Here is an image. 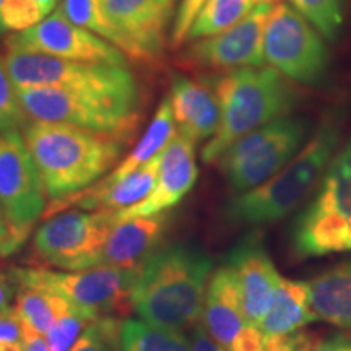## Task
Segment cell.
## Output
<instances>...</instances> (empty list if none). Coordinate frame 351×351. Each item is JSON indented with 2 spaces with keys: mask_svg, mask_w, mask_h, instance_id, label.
Returning a JSON list of instances; mask_svg holds the SVG:
<instances>
[{
  "mask_svg": "<svg viewBox=\"0 0 351 351\" xmlns=\"http://www.w3.org/2000/svg\"><path fill=\"white\" fill-rule=\"evenodd\" d=\"M212 258L204 249L171 244L140 267L132 309L145 322L184 330L200 322Z\"/></svg>",
  "mask_w": 351,
  "mask_h": 351,
  "instance_id": "cell-1",
  "label": "cell"
},
{
  "mask_svg": "<svg viewBox=\"0 0 351 351\" xmlns=\"http://www.w3.org/2000/svg\"><path fill=\"white\" fill-rule=\"evenodd\" d=\"M23 138L51 200L93 186L114 169L124 153L125 138L62 122L32 121Z\"/></svg>",
  "mask_w": 351,
  "mask_h": 351,
  "instance_id": "cell-2",
  "label": "cell"
},
{
  "mask_svg": "<svg viewBox=\"0 0 351 351\" xmlns=\"http://www.w3.org/2000/svg\"><path fill=\"white\" fill-rule=\"evenodd\" d=\"M221 117L212 138L202 150V160L215 165L230 145L249 132L288 116L295 108V86L274 67H244L215 78Z\"/></svg>",
  "mask_w": 351,
  "mask_h": 351,
  "instance_id": "cell-3",
  "label": "cell"
},
{
  "mask_svg": "<svg viewBox=\"0 0 351 351\" xmlns=\"http://www.w3.org/2000/svg\"><path fill=\"white\" fill-rule=\"evenodd\" d=\"M340 137V125L335 119L320 122L304 148L280 173L251 191L239 192L228 202V221L257 226L288 217L322 178L335 156Z\"/></svg>",
  "mask_w": 351,
  "mask_h": 351,
  "instance_id": "cell-4",
  "label": "cell"
},
{
  "mask_svg": "<svg viewBox=\"0 0 351 351\" xmlns=\"http://www.w3.org/2000/svg\"><path fill=\"white\" fill-rule=\"evenodd\" d=\"M291 247L301 258L351 251V140L335 153L314 199L293 223Z\"/></svg>",
  "mask_w": 351,
  "mask_h": 351,
  "instance_id": "cell-5",
  "label": "cell"
},
{
  "mask_svg": "<svg viewBox=\"0 0 351 351\" xmlns=\"http://www.w3.org/2000/svg\"><path fill=\"white\" fill-rule=\"evenodd\" d=\"M5 64L15 88H62L140 103L137 78L122 65L78 62L19 49H7Z\"/></svg>",
  "mask_w": 351,
  "mask_h": 351,
  "instance_id": "cell-6",
  "label": "cell"
},
{
  "mask_svg": "<svg viewBox=\"0 0 351 351\" xmlns=\"http://www.w3.org/2000/svg\"><path fill=\"white\" fill-rule=\"evenodd\" d=\"M16 93L32 121L62 122L125 140L140 121V103L132 101L49 86L16 88Z\"/></svg>",
  "mask_w": 351,
  "mask_h": 351,
  "instance_id": "cell-7",
  "label": "cell"
},
{
  "mask_svg": "<svg viewBox=\"0 0 351 351\" xmlns=\"http://www.w3.org/2000/svg\"><path fill=\"white\" fill-rule=\"evenodd\" d=\"M306 137L307 122L288 114L236 140L215 165L236 192L251 191L280 173Z\"/></svg>",
  "mask_w": 351,
  "mask_h": 351,
  "instance_id": "cell-8",
  "label": "cell"
},
{
  "mask_svg": "<svg viewBox=\"0 0 351 351\" xmlns=\"http://www.w3.org/2000/svg\"><path fill=\"white\" fill-rule=\"evenodd\" d=\"M46 189L20 130L0 132V210L7 225L2 256L23 245L46 212Z\"/></svg>",
  "mask_w": 351,
  "mask_h": 351,
  "instance_id": "cell-9",
  "label": "cell"
},
{
  "mask_svg": "<svg viewBox=\"0 0 351 351\" xmlns=\"http://www.w3.org/2000/svg\"><path fill=\"white\" fill-rule=\"evenodd\" d=\"M263 59L288 80L315 85L326 77L330 54L322 34L289 3L271 7L263 29Z\"/></svg>",
  "mask_w": 351,
  "mask_h": 351,
  "instance_id": "cell-10",
  "label": "cell"
},
{
  "mask_svg": "<svg viewBox=\"0 0 351 351\" xmlns=\"http://www.w3.org/2000/svg\"><path fill=\"white\" fill-rule=\"evenodd\" d=\"M140 269L99 265L86 270L56 271L16 269L13 278L21 287H33L64 296L73 304L93 309L99 315L125 314L132 309V289Z\"/></svg>",
  "mask_w": 351,
  "mask_h": 351,
  "instance_id": "cell-11",
  "label": "cell"
},
{
  "mask_svg": "<svg viewBox=\"0 0 351 351\" xmlns=\"http://www.w3.org/2000/svg\"><path fill=\"white\" fill-rule=\"evenodd\" d=\"M117 225L114 210H64L43 223L34 234L36 254L47 265L60 270L98 267L104 244Z\"/></svg>",
  "mask_w": 351,
  "mask_h": 351,
  "instance_id": "cell-12",
  "label": "cell"
},
{
  "mask_svg": "<svg viewBox=\"0 0 351 351\" xmlns=\"http://www.w3.org/2000/svg\"><path fill=\"white\" fill-rule=\"evenodd\" d=\"M101 5L127 59L153 65L163 57L174 0H101Z\"/></svg>",
  "mask_w": 351,
  "mask_h": 351,
  "instance_id": "cell-13",
  "label": "cell"
},
{
  "mask_svg": "<svg viewBox=\"0 0 351 351\" xmlns=\"http://www.w3.org/2000/svg\"><path fill=\"white\" fill-rule=\"evenodd\" d=\"M7 49L32 51L78 62L112 64L127 67V57L98 34L73 25L56 8L33 28L13 33L5 39Z\"/></svg>",
  "mask_w": 351,
  "mask_h": 351,
  "instance_id": "cell-14",
  "label": "cell"
},
{
  "mask_svg": "<svg viewBox=\"0 0 351 351\" xmlns=\"http://www.w3.org/2000/svg\"><path fill=\"white\" fill-rule=\"evenodd\" d=\"M270 3H257L245 19L215 36L189 41L181 59L189 67L232 72L244 67H261L263 59V29Z\"/></svg>",
  "mask_w": 351,
  "mask_h": 351,
  "instance_id": "cell-15",
  "label": "cell"
},
{
  "mask_svg": "<svg viewBox=\"0 0 351 351\" xmlns=\"http://www.w3.org/2000/svg\"><path fill=\"white\" fill-rule=\"evenodd\" d=\"M195 142L176 132L161 150L158 176L152 192L142 202L117 212V223L137 217L168 212L192 191L199 176Z\"/></svg>",
  "mask_w": 351,
  "mask_h": 351,
  "instance_id": "cell-16",
  "label": "cell"
},
{
  "mask_svg": "<svg viewBox=\"0 0 351 351\" xmlns=\"http://www.w3.org/2000/svg\"><path fill=\"white\" fill-rule=\"evenodd\" d=\"M226 265L231 267L238 278L245 322L258 326L274 301L275 289L282 278L267 252L262 236L256 231L247 232L228 254Z\"/></svg>",
  "mask_w": 351,
  "mask_h": 351,
  "instance_id": "cell-17",
  "label": "cell"
},
{
  "mask_svg": "<svg viewBox=\"0 0 351 351\" xmlns=\"http://www.w3.org/2000/svg\"><path fill=\"white\" fill-rule=\"evenodd\" d=\"M160 158L161 152L156 156H153L148 163H145L142 168L132 171L119 181H108L103 178L93 186L82 189L75 194H70L64 199L51 200V205L46 207L43 218L47 219L69 208L121 212V210L138 204L150 194L153 186H155Z\"/></svg>",
  "mask_w": 351,
  "mask_h": 351,
  "instance_id": "cell-18",
  "label": "cell"
},
{
  "mask_svg": "<svg viewBox=\"0 0 351 351\" xmlns=\"http://www.w3.org/2000/svg\"><path fill=\"white\" fill-rule=\"evenodd\" d=\"M169 217L163 213L119 221L112 228L99 256V265L140 269L160 249Z\"/></svg>",
  "mask_w": 351,
  "mask_h": 351,
  "instance_id": "cell-19",
  "label": "cell"
},
{
  "mask_svg": "<svg viewBox=\"0 0 351 351\" xmlns=\"http://www.w3.org/2000/svg\"><path fill=\"white\" fill-rule=\"evenodd\" d=\"M169 99L179 134L195 143L213 137L221 109L212 82L174 75Z\"/></svg>",
  "mask_w": 351,
  "mask_h": 351,
  "instance_id": "cell-20",
  "label": "cell"
},
{
  "mask_svg": "<svg viewBox=\"0 0 351 351\" xmlns=\"http://www.w3.org/2000/svg\"><path fill=\"white\" fill-rule=\"evenodd\" d=\"M200 322L226 350H230L232 340L247 326L241 288L231 267L221 265L210 276Z\"/></svg>",
  "mask_w": 351,
  "mask_h": 351,
  "instance_id": "cell-21",
  "label": "cell"
},
{
  "mask_svg": "<svg viewBox=\"0 0 351 351\" xmlns=\"http://www.w3.org/2000/svg\"><path fill=\"white\" fill-rule=\"evenodd\" d=\"M317 320L351 330V261L306 282Z\"/></svg>",
  "mask_w": 351,
  "mask_h": 351,
  "instance_id": "cell-22",
  "label": "cell"
},
{
  "mask_svg": "<svg viewBox=\"0 0 351 351\" xmlns=\"http://www.w3.org/2000/svg\"><path fill=\"white\" fill-rule=\"evenodd\" d=\"M315 320L317 317L311 309L306 282H295L282 276L274 301L257 327L263 335H275L296 332Z\"/></svg>",
  "mask_w": 351,
  "mask_h": 351,
  "instance_id": "cell-23",
  "label": "cell"
},
{
  "mask_svg": "<svg viewBox=\"0 0 351 351\" xmlns=\"http://www.w3.org/2000/svg\"><path fill=\"white\" fill-rule=\"evenodd\" d=\"M176 132L178 130H176L171 99L169 96H166L160 103V106H158L152 124L145 130L143 137L140 138L137 147L112 169V173L104 176V179H108V181H119V179L132 173V171L142 168L145 163H148L153 156H156L158 153L163 150L169 140L174 137Z\"/></svg>",
  "mask_w": 351,
  "mask_h": 351,
  "instance_id": "cell-24",
  "label": "cell"
},
{
  "mask_svg": "<svg viewBox=\"0 0 351 351\" xmlns=\"http://www.w3.org/2000/svg\"><path fill=\"white\" fill-rule=\"evenodd\" d=\"M119 351H191V346L181 330L127 319L119 327Z\"/></svg>",
  "mask_w": 351,
  "mask_h": 351,
  "instance_id": "cell-25",
  "label": "cell"
},
{
  "mask_svg": "<svg viewBox=\"0 0 351 351\" xmlns=\"http://www.w3.org/2000/svg\"><path fill=\"white\" fill-rule=\"evenodd\" d=\"M70 302L64 296L33 287L16 285V314L39 333L46 335L52 324L69 309Z\"/></svg>",
  "mask_w": 351,
  "mask_h": 351,
  "instance_id": "cell-26",
  "label": "cell"
},
{
  "mask_svg": "<svg viewBox=\"0 0 351 351\" xmlns=\"http://www.w3.org/2000/svg\"><path fill=\"white\" fill-rule=\"evenodd\" d=\"M256 5V0H207L189 29L186 43L226 32L245 19Z\"/></svg>",
  "mask_w": 351,
  "mask_h": 351,
  "instance_id": "cell-27",
  "label": "cell"
},
{
  "mask_svg": "<svg viewBox=\"0 0 351 351\" xmlns=\"http://www.w3.org/2000/svg\"><path fill=\"white\" fill-rule=\"evenodd\" d=\"M98 317L101 315L95 313L93 309L72 302L69 309L52 324V327L44 335L51 351H69L88 324H91Z\"/></svg>",
  "mask_w": 351,
  "mask_h": 351,
  "instance_id": "cell-28",
  "label": "cell"
},
{
  "mask_svg": "<svg viewBox=\"0 0 351 351\" xmlns=\"http://www.w3.org/2000/svg\"><path fill=\"white\" fill-rule=\"evenodd\" d=\"M291 5L328 41L339 38L343 26V0H291Z\"/></svg>",
  "mask_w": 351,
  "mask_h": 351,
  "instance_id": "cell-29",
  "label": "cell"
},
{
  "mask_svg": "<svg viewBox=\"0 0 351 351\" xmlns=\"http://www.w3.org/2000/svg\"><path fill=\"white\" fill-rule=\"evenodd\" d=\"M57 8L73 25L82 26L116 46V33L104 16L101 0H62Z\"/></svg>",
  "mask_w": 351,
  "mask_h": 351,
  "instance_id": "cell-30",
  "label": "cell"
},
{
  "mask_svg": "<svg viewBox=\"0 0 351 351\" xmlns=\"http://www.w3.org/2000/svg\"><path fill=\"white\" fill-rule=\"evenodd\" d=\"M119 327L112 315H101L88 324L69 351H119Z\"/></svg>",
  "mask_w": 351,
  "mask_h": 351,
  "instance_id": "cell-31",
  "label": "cell"
},
{
  "mask_svg": "<svg viewBox=\"0 0 351 351\" xmlns=\"http://www.w3.org/2000/svg\"><path fill=\"white\" fill-rule=\"evenodd\" d=\"M28 124L16 88L7 70L5 57L0 56V132L20 130Z\"/></svg>",
  "mask_w": 351,
  "mask_h": 351,
  "instance_id": "cell-32",
  "label": "cell"
},
{
  "mask_svg": "<svg viewBox=\"0 0 351 351\" xmlns=\"http://www.w3.org/2000/svg\"><path fill=\"white\" fill-rule=\"evenodd\" d=\"M49 16L36 0H5L2 7V21L5 29L13 33L33 28Z\"/></svg>",
  "mask_w": 351,
  "mask_h": 351,
  "instance_id": "cell-33",
  "label": "cell"
},
{
  "mask_svg": "<svg viewBox=\"0 0 351 351\" xmlns=\"http://www.w3.org/2000/svg\"><path fill=\"white\" fill-rule=\"evenodd\" d=\"M205 2L207 0H181V5L178 7L173 26H171L169 44L173 49H178L182 44H186L189 29H191L192 23H194L202 7L205 5Z\"/></svg>",
  "mask_w": 351,
  "mask_h": 351,
  "instance_id": "cell-34",
  "label": "cell"
},
{
  "mask_svg": "<svg viewBox=\"0 0 351 351\" xmlns=\"http://www.w3.org/2000/svg\"><path fill=\"white\" fill-rule=\"evenodd\" d=\"M0 351H25L20 317L12 306L0 311Z\"/></svg>",
  "mask_w": 351,
  "mask_h": 351,
  "instance_id": "cell-35",
  "label": "cell"
},
{
  "mask_svg": "<svg viewBox=\"0 0 351 351\" xmlns=\"http://www.w3.org/2000/svg\"><path fill=\"white\" fill-rule=\"evenodd\" d=\"M263 333L257 326H245L228 351H263Z\"/></svg>",
  "mask_w": 351,
  "mask_h": 351,
  "instance_id": "cell-36",
  "label": "cell"
},
{
  "mask_svg": "<svg viewBox=\"0 0 351 351\" xmlns=\"http://www.w3.org/2000/svg\"><path fill=\"white\" fill-rule=\"evenodd\" d=\"M189 346L191 351H228L225 346H221L204 327V324L197 322L192 326L191 335H189Z\"/></svg>",
  "mask_w": 351,
  "mask_h": 351,
  "instance_id": "cell-37",
  "label": "cell"
},
{
  "mask_svg": "<svg viewBox=\"0 0 351 351\" xmlns=\"http://www.w3.org/2000/svg\"><path fill=\"white\" fill-rule=\"evenodd\" d=\"M20 322H21V333H23L25 351H51L49 345H47V341L44 339L43 333H39L36 328H33L21 317H20Z\"/></svg>",
  "mask_w": 351,
  "mask_h": 351,
  "instance_id": "cell-38",
  "label": "cell"
},
{
  "mask_svg": "<svg viewBox=\"0 0 351 351\" xmlns=\"http://www.w3.org/2000/svg\"><path fill=\"white\" fill-rule=\"evenodd\" d=\"M314 351H351V335H348V333H337L330 339L319 341Z\"/></svg>",
  "mask_w": 351,
  "mask_h": 351,
  "instance_id": "cell-39",
  "label": "cell"
},
{
  "mask_svg": "<svg viewBox=\"0 0 351 351\" xmlns=\"http://www.w3.org/2000/svg\"><path fill=\"white\" fill-rule=\"evenodd\" d=\"M16 293V283L13 275L0 274V309L10 306L12 296Z\"/></svg>",
  "mask_w": 351,
  "mask_h": 351,
  "instance_id": "cell-40",
  "label": "cell"
},
{
  "mask_svg": "<svg viewBox=\"0 0 351 351\" xmlns=\"http://www.w3.org/2000/svg\"><path fill=\"white\" fill-rule=\"evenodd\" d=\"M5 241H7V225H5V218H3L2 210H0V256H2Z\"/></svg>",
  "mask_w": 351,
  "mask_h": 351,
  "instance_id": "cell-41",
  "label": "cell"
},
{
  "mask_svg": "<svg viewBox=\"0 0 351 351\" xmlns=\"http://www.w3.org/2000/svg\"><path fill=\"white\" fill-rule=\"evenodd\" d=\"M36 2L44 8V10H46L47 15H49V13H52V12L56 10V7L59 5V3L62 2V0H36Z\"/></svg>",
  "mask_w": 351,
  "mask_h": 351,
  "instance_id": "cell-42",
  "label": "cell"
},
{
  "mask_svg": "<svg viewBox=\"0 0 351 351\" xmlns=\"http://www.w3.org/2000/svg\"><path fill=\"white\" fill-rule=\"evenodd\" d=\"M3 2H5V0H0V34H3V33L7 32L5 26H3V21H2V7H3Z\"/></svg>",
  "mask_w": 351,
  "mask_h": 351,
  "instance_id": "cell-43",
  "label": "cell"
},
{
  "mask_svg": "<svg viewBox=\"0 0 351 351\" xmlns=\"http://www.w3.org/2000/svg\"><path fill=\"white\" fill-rule=\"evenodd\" d=\"M282 2V0H256V3H270V5H274V3H278Z\"/></svg>",
  "mask_w": 351,
  "mask_h": 351,
  "instance_id": "cell-44",
  "label": "cell"
},
{
  "mask_svg": "<svg viewBox=\"0 0 351 351\" xmlns=\"http://www.w3.org/2000/svg\"><path fill=\"white\" fill-rule=\"evenodd\" d=\"M263 351H267V350H263Z\"/></svg>",
  "mask_w": 351,
  "mask_h": 351,
  "instance_id": "cell-45",
  "label": "cell"
},
{
  "mask_svg": "<svg viewBox=\"0 0 351 351\" xmlns=\"http://www.w3.org/2000/svg\"><path fill=\"white\" fill-rule=\"evenodd\" d=\"M0 311H2V309H0Z\"/></svg>",
  "mask_w": 351,
  "mask_h": 351,
  "instance_id": "cell-46",
  "label": "cell"
}]
</instances>
